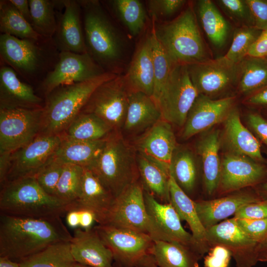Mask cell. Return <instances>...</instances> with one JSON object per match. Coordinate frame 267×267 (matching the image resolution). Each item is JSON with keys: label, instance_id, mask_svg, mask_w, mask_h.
I'll return each mask as SVG.
<instances>
[{"label": "cell", "instance_id": "f907efd6", "mask_svg": "<svg viewBox=\"0 0 267 267\" xmlns=\"http://www.w3.org/2000/svg\"><path fill=\"white\" fill-rule=\"evenodd\" d=\"M233 217L238 219H267V201L261 200L246 204L241 207Z\"/></svg>", "mask_w": 267, "mask_h": 267}, {"label": "cell", "instance_id": "44dd1931", "mask_svg": "<svg viewBox=\"0 0 267 267\" xmlns=\"http://www.w3.org/2000/svg\"><path fill=\"white\" fill-rule=\"evenodd\" d=\"M64 10L56 11L57 26L52 38L59 52H87L79 0H61Z\"/></svg>", "mask_w": 267, "mask_h": 267}, {"label": "cell", "instance_id": "be15d7a7", "mask_svg": "<svg viewBox=\"0 0 267 267\" xmlns=\"http://www.w3.org/2000/svg\"><path fill=\"white\" fill-rule=\"evenodd\" d=\"M259 196L262 200L267 201V179L262 185L261 193Z\"/></svg>", "mask_w": 267, "mask_h": 267}, {"label": "cell", "instance_id": "8992f818", "mask_svg": "<svg viewBox=\"0 0 267 267\" xmlns=\"http://www.w3.org/2000/svg\"><path fill=\"white\" fill-rule=\"evenodd\" d=\"M117 75L106 72L87 81L53 89L45 97L39 135L60 134L81 112L95 89Z\"/></svg>", "mask_w": 267, "mask_h": 267}, {"label": "cell", "instance_id": "9f6ffc18", "mask_svg": "<svg viewBox=\"0 0 267 267\" xmlns=\"http://www.w3.org/2000/svg\"><path fill=\"white\" fill-rule=\"evenodd\" d=\"M19 13L31 24V15L29 0H9Z\"/></svg>", "mask_w": 267, "mask_h": 267}, {"label": "cell", "instance_id": "603a6c76", "mask_svg": "<svg viewBox=\"0 0 267 267\" xmlns=\"http://www.w3.org/2000/svg\"><path fill=\"white\" fill-rule=\"evenodd\" d=\"M44 101L11 67L0 63V109L43 108Z\"/></svg>", "mask_w": 267, "mask_h": 267}, {"label": "cell", "instance_id": "4316f807", "mask_svg": "<svg viewBox=\"0 0 267 267\" xmlns=\"http://www.w3.org/2000/svg\"><path fill=\"white\" fill-rule=\"evenodd\" d=\"M223 122L224 139L229 152L248 157L258 162L264 161L259 142L243 125L236 107L231 110Z\"/></svg>", "mask_w": 267, "mask_h": 267}, {"label": "cell", "instance_id": "5bb4252c", "mask_svg": "<svg viewBox=\"0 0 267 267\" xmlns=\"http://www.w3.org/2000/svg\"><path fill=\"white\" fill-rule=\"evenodd\" d=\"M106 73L88 53L59 52L57 62L39 85L45 97L63 85L87 81Z\"/></svg>", "mask_w": 267, "mask_h": 267}, {"label": "cell", "instance_id": "f6af8a7d", "mask_svg": "<svg viewBox=\"0 0 267 267\" xmlns=\"http://www.w3.org/2000/svg\"><path fill=\"white\" fill-rule=\"evenodd\" d=\"M216 3L238 27H254L253 16L246 0H218Z\"/></svg>", "mask_w": 267, "mask_h": 267}, {"label": "cell", "instance_id": "680465c9", "mask_svg": "<svg viewBox=\"0 0 267 267\" xmlns=\"http://www.w3.org/2000/svg\"><path fill=\"white\" fill-rule=\"evenodd\" d=\"M65 217L66 223L69 226L74 229L80 227L79 210H71L67 213Z\"/></svg>", "mask_w": 267, "mask_h": 267}, {"label": "cell", "instance_id": "ab89813d", "mask_svg": "<svg viewBox=\"0 0 267 267\" xmlns=\"http://www.w3.org/2000/svg\"><path fill=\"white\" fill-rule=\"evenodd\" d=\"M0 31L21 39L40 40L31 25L19 13L9 0H0Z\"/></svg>", "mask_w": 267, "mask_h": 267}, {"label": "cell", "instance_id": "db71d44e", "mask_svg": "<svg viewBox=\"0 0 267 267\" xmlns=\"http://www.w3.org/2000/svg\"><path fill=\"white\" fill-rule=\"evenodd\" d=\"M247 56L267 58V30L262 31L250 47Z\"/></svg>", "mask_w": 267, "mask_h": 267}, {"label": "cell", "instance_id": "bcb514c9", "mask_svg": "<svg viewBox=\"0 0 267 267\" xmlns=\"http://www.w3.org/2000/svg\"><path fill=\"white\" fill-rule=\"evenodd\" d=\"M64 165L54 156L34 176L39 185L47 194L54 196Z\"/></svg>", "mask_w": 267, "mask_h": 267}, {"label": "cell", "instance_id": "91938a15", "mask_svg": "<svg viewBox=\"0 0 267 267\" xmlns=\"http://www.w3.org/2000/svg\"><path fill=\"white\" fill-rule=\"evenodd\" d=\"M259 262H267V235L257 247Z\"/></svg>", "mask_w": 267, "mask_h": 267}, {"label": "cell", "instance_id": "e575fe53", "mask_svg": "<svg viewBox=\"0 0 267 267\" xmlns=\"http://www.w3.org/2000/svg\"><path fill=\"white\" fill-rule=\"evenodd\" d=\"M113 132L94 114L80 112L60 135L64 139L92 141L105 138Z\"/></svg>", "mask_w": 267, "mask_h": 267}, {"label": "cell", "instance_id": "ffe728a7", "mask_svg": "<svg viewBox=\"0 0 267 267\" xmlns=\"http://www.w3.org/2000/svg\"><path fill=\"white\" fill-rule=\"evenodd\" d=\"M138 153L152 161L170 174V166L177 148L172 125L161 119L149 128L135 143Z\"/></svg>", "mask_w": 267, "mask_h": 267}, {"label": "cell", "instance_id": "3957f363", "mask_svg": "<svg viewBox=\"0 0 267 267\" xmlns=\"http://www.w3.org/2000/svg\"><path fill=\"white\" fill-rule=\"evenodd\" d=\"M156 37L175 64L190 65L212 59L191 4L168 22L152 21Z\"/></svg>", "mask_w": 267, "mask_h": 267}, {"label": "cell", "instance_id": "7a4b0ae2", "mask_svg": "<svg viewBox=\"0 0 267 267\" xmlns=\"http://www.w3.org/2000/svg\"><path fill=\"white\" fill-rule=\"evenodd\" d=\"M79 2L87 52L106 72L120 75L125 51L120 31L98 0Z\"/></svg>", "mask_w": 267, "mask_h": 267}, {"label": "cell", "instance_id": "30bf717a", "mask_svg": "<svg viewBox=\"0 0 267 267\" xmlns=\"http://www.w3.org/2000/svg\"><path fill=\"white\" fill-rule=\"evenodd\" d=\"M190 80L198 92L212 99H220L238 87L240 63H234L223 56L206 61L187 65Z\"/></svg>", "mask_w": 267, "mask_h": 267}, {"label": "cell", "instance_id": "8fae6325", "mask_svg": "<svg viewBox=\"0 0 267 267\" xmlns=\"http://www.w3.org/2000/svg\"><path fill=\"white\" fill-rule=\"evenodd\" d=\"M129 94L124 76L118 75L98 86L81 112L93 114L113 131H118L125 121Z\"/></svg>", "mask_w": 267, "mask_h": 267}, {"label": "cell", "instance_id": "ba28073f", "mask_svg": "<svg viewBox=\"0 0 267 267\" xmlns=\"http://www.w3.org/2000/svg\"><path fill=\"white\" fill-rule=\"evenodd\" d=\"M198 95L190 80L187 65L175 64L157 101L162 119L172 125L183 127Z\"/></svg>", "mask_w": 267, "mask_h": 267}, {"label": "cell", "instance_id": "b9f144b4", "mask_svg": "<svg viewBox=\"0 0 267 267\" xmlns=\"http://www.w3.org/2000/svg\"><path fill=\"white\" fill-rule=\"evenodd\" d=\"M85 168L73 164H65L54 196L74 206L81 190Z\"/></svg>", "mask_w": 267, "mask_h": 267}, {"label": "cell", "instance_id": "6da1fadb", "mask_svg": "<svg viewBox=\"0 0 267 267\" xmlns=\"http://www.w3.org/2000/svg\"><path fill=\"white\" fill-rule=\"evenodd\" d=\"M72 235L61 217L34 218L0 214V257L19 262Z\"/></svg>", "mask_w": 267, "mask_h": 267}, {"label": "cell", "instance_id": "e0dca14e", "mask_svg": "<svg viewBox=\"0 0 267 267\" xmlns=\"http://www.w3.org/2000/svg\"><path fill=\"white\" fill-rule=\"evenodd\" d=\"M266 175L259 162L240 154L228 152L221 160V171L217 193H230L257 184Z\"/></svg>", "mask_w": 267, "mask_h": 267}, {"label": "cell", "instance_id": "8d00e7d4", "mask_svg": "<svg viewBox=\"0 0 267 267\" xmlns=\"http://www.w3.org/2000/svg\"><path fill=\"white\" fill-rule=\"evenodd\" d=\"M104 3L132 36H138L144 29L147 11L141 1L113 0Z\"/></svg>", "mask_w": 267, "mask_h": 267}, {"label": "cell", "instance_id": "4dcf8cb0", "mask_svg": "<svg viewBox=\"0 0 267 267\" xmlns=\"http://www.w3.org/2000/svg\"><path fill=\"white\" fill-rule=\"evenodd\" d=\"M194 10L211 43L217 48L223 47L228 39L231 27L214 3L210 0H197Z\"/></svg>", "mask_w": 267, "mask_h": 267}, {"label": "cell", "instance_id": "1f68e13d", "mask_svg": "<svg viewBox=\"0 0 267 267\" xmlns=\"http://www.w3.org/2000/svg\"><path fill=\"white\" fill-rule=\"evenodd\" d=\"M136 161L144 191L161 203H170V174L139 153Z\"/></svg>", "mask_w": 267, "mask_h": 267}, {"label": "cell", "instance_id": "cb8c5ba5", "mask_svg": "<svg viewBox=\"0 0 267 267\" xmlns=\"http://www.w3.org/2000/svg\"><path fill=\"white\" fill-rule=\"evenodd\" d=\"M70 244L76 263L91 267H113V255L93 227L74 229Z\"/></svg>", "mask_w": 267, "mask_h": 267}, {"label": "cell", "instance_id": "83f0119b", "mask_svg": "<svg viewBox=\"0 0 267 267\" xmlns=\"http://www.w3.org/2000/svg\"><path fill=\"white\" fill-rule=\"evenodd\" d=\"M220 145V131L214 130L204 134L196 145L202 162L204 190L208 196L217 193L219 187L221 171Z\"/></svg>", "mask_w": 267, "mask_h": 267}, {"label": "cell", "instance_id": "277c9868", "mask_svg": "<svg viewBox=\"0 0 267 267\" xmlns=\"http://www.w3.org/2000/svg\"><path fill=\"white\" fill-rule=\"evenodd\" d=\"M59 51L52 38L21 39L0 35V59L28 82L39 85L54 68Z\"/></svg>", "mask_w": 267, "mask_h": 267}, {"label": "cell", "instance_id": "836d02e7", "mask_svg": "<svg viewBox=\"0 0 267 267\" xmlns=\"http://www.w3.org/2000/svg\"><path fill=\"white\" fill-rule=\"evenodd\" d=\"M106 138L92 141L62 139L55 157L64 164H73L87 169L98 157Z\"/></svg>", "mask_w": 267, "mask_h": 267}, {"label": "cell", "instance_id": "003e7915", "mask_svg": "<svg viewBox=\"0 0 267 267\" xmlns=\"http://www.w3.org/2000/svg\"></svg>", "mask_w": 267, "mask_h": 267}, {"label": "cell", "instance_id": "681fc988", "mask_svg": "<svg viewBox=\"0 0 267 267\" xmlns=\"http://www.w3.org/2000/svg\"><path fill=\"white\" fill-rule=\"evenodd\" d=\"M207 253L204 259L205 267H229L232 256L226 248L220 245L213 246Z\"/></svg>", "mask_w": 267, "mask_h": 267}, {"label": "cell", "instance_id": "f35d334b", "mask_svg": "<svg viewBox=\"0 0 267 267\" xmlns=\"http://www.w3.org/2000/svg\"><path fill=\"white\" fill-rule=\"evenodd\" d=\"M267 86V59L247 56L240 62L237 89L249 96Z\"/></svg>", "mask_w": 267, "mask_h": 267}, {"label": "cell", "instance_id": "d6986e66", "mask_svg": "<svg viewBox=\"0 0 267 267\" xmlns=\"http://www.w3.org/2000/svg\"><path fill=\"white\" fill-rule=\"evenodd\" d=\"M235 100L234 96L212 99L199 94L187 116L182 137L188 139L224 121L234 107Z\"/></svg>", "mask_w": 267, "mask_h": 267}, {"label": "cell", "instance_id": "6f0895ef", "mask_svg": "<svg viewBox=\"0 0 267 267\" xmlns=\"http://www.w3.org/2000/svg\"><path fill=\"white\" fill-rule=\"evenodd\" d=\"M78 210L80 212L79 227L85 230H88L92 228L94 222H96L94 215L88 210Z\"/></svg>", "mask_w": 267, "mask_h": 267}, {"label": "cell", "instance_id": "5b68a950", "mask_svg": "<svg viewBox=\"0 0 267 267\" xmlns=\"http://www.w3.org/2000/svg\"><path fill=\"white\" fill-rule=\"evenodd\" d=\"M73 209L72 204L46 193L34 177L8 181L1 186V214L34 218H61Z\"/></svg>", "mask_w": 267, "mask_h": 267}, {"label": "cell", "instance_id": "7402d4cb", "mask_svg": "<svg viewBox=\"0 0 267 267\" xmlns=\"http://www.w3.org/2000/svg\"><path fill=\"white\" fill-rule=\"evenodd\" d=\"M261 200L259 195L240 190L220 198L194 201L200 220L206 229L234 216L244 205Z\"/></svg>", "mask_w": 267, "mask_h": 267}, {"label": "cell", "instance_id": "d4e9b609", "mask_svg": "<svg viewBox=\"0 0 267 267\" xmlns=\"http://www.w3.org/2000/svg\"><path fill=\"white\" fill-rule=\"evenodd\" d=\"M124 77L129 91L142 92L152 97L154 75L150 30L139 43Z\"/></svg>", "mask_w": 267, "mask_h": 267}, {"label": "cell", "instance_id": "d6a6232c", "mask_svg": "<svg viewBox=\"0 0 267 267\" xmlns=\"http://www.w3.org/2000/svg\"><path fill=\"white\" fill-rule=\"evenodd\" d=\"M151 255L159 267H199L202 258L187 246L163 240L154 241Z\"/></svg>", "mask_w": 267, "mask_h": 267}, {"label": "cell", "instance_id": "03108f58", "mask_svg": "<svg viewBox=\"0 0 267 267\" xmlns=\"http://www.w3.org/2000/svg\"><path fill=\"white\" fill-rule=\"evenodd\" d=\"M73 267H91L82 265L78 263H76Z\"/></svg>", "mask_w": 267, "mask_h": 267}, {"label": "cell", "instance_id": "74e56055", "mask_svg": "<svg viewBox=\"0 0 267 267\" xmlns=\"http://www.w3.org/2000/svg\"><path fill=\"white\" fill-rule=\"evenodd\" d=\"M21 267H73L70 241L58 242L19 262Z\"/></svg>", "mask_w": 267, "mask_h": 267}, {"label": "cell", "instance_id": "2e32d148", "mask_svg": "<svg viewBox=\"0 0 267 267\" xmlns=\"http://www.w3.org/2000/svg\"><path fill=\"white\" fill-rule=\"evenodd\" d=\"M206 237L210 248L220 245L227 249L237 267H252L259 262L258 243L240 228L234 217L206 229Z\"/></svg>", "mask_w": 267, "mask_h": 267}, {"label": "cell", "instance_id": "6125c7cd", "mask_svg": "<svg viewBox=\"0 0 267 267\" xmlns=\"http://www.w3.org/2000/svg\"><path fill=\"white\" fill-rule=\"evenodd\" d=\"M0 267H21L19 262L6 257H0Z\"/></svg>", "mask_w": 267, "mask_h": 267}, {"label": "cell", "instance_id": "ee69618b", "mask_svg": "<svg viewBox=\"0 0 267 267\" xmlns=\"http://www.w3.org/2000/svg\"><path fill=\"white\" fill-rule=\"evenodd\" d=\"M262 32L255 27H237L230 46L223 56L234 63H240L247 56L250 47Z\"/></svg>", "mask_w": 267, "mask_h": 267}, {"label": "cell", "instance_id": "7c38bea8", "mask_svg": "<svg viewBox=\"0 0 267 267\" xmlns=\"http://www.w3.org/2000/svg\"><path fill=\"white\" fill-rule=\"evenodd\" d=\"M43 108L0 109V154L11 153L39 134Z\"/></svg>", "mask_w": 267, "mask_h": 267}, {"label": "cell", "instance_id": "52a82bcc", "mask_svg": "<svg viewBox=\"0 0 267 267\" xmlns=\"http://www.w3.org/2000/svg\"><path fill=\"white\" fill-rule=\"evenodd\" d=\"M87 169L115 198L139 179L134 148L118 131L112 132L107 137L98 157Z\"/></svg>", "mask_w": 267, "mask_h": 267}, {"label": "cell", "instance_id": "484cf974", "mask_svg": "<svg viewBox=\"0 0 267 267\" xmlns=\"http://www.w3.org/2000/svg\"><path fill=\"white\" fill-rule=\"evenodd\" d=\"M115 198L92 172L85 168L81 193L75 209L90 211L98 224H103Z\"/></svg>", "mask_w": 267, "mask_h": 267}, {"label": "cell", "instance_id": "4fadbf2b", "mask_svg": "<svg viewBox=\"0 0 267 267\" xmlns=\"http://www.w3.org/2000/svg\"><path fill=\"white\" fill-rule=\"evenodd\" d=\"M93 227L111 251L114 262L135 267L140 260L151 255L154 240L147 234L107 224Z\"/></svg>", "mask_w": 267, "mask_h": 267}, {"label": "cell", "instance_id": "9a60e30c", "mask_svg": "<svg viewBox=\"0 0 267 267\" xmlns=\"http://www.w3.org/2000/svg\"><path fill=\"white\" fill-rule=\"evenodd\" d=\"M61 140L60 134L38 135L27 145L10 153L5 182L34 177L55 156Z\"/></svg>", "mask_w": 267, "mask_h": 267}, {"label": "cell", "instance_id": "f546056e", "mask_svg": "<svg viewBox=\"0 0 267 267\" xmlns=\"http://www.w3.org/2000/svg\"><path fill=\"white\" fill-rule=\"evenodd\" d=\"M170 203L176 209L181 220L188 224L191 234L204 255L210 247L206 237V229L201 223L195 206L194 201L177 184L170 175Z\"/></svg>", "mask_w": 267, "mask_h": 267}, {"label": "cell", "instance_id": "816d5d0a", "mask_svg": "<svg viewBox=\"0 0 267 267\" xmlns=\"http://www.w3.org/2000/svg\"><path fill=\"white\" fill-rule=\"evenodd\" d=\"M251 10L254 27L262 30H267V0H246Z\"/></svg>", "mask_w": 267, "mask_h": 267}, {"label": "cell", "instance_id": "f5cc1de1", "mask_svg": "<svg viewBox=\"0 0 267 267\" xmlns=\"http://www.w3.org/2000/svg\"><path fill=\"white\" fill-rule=\"evenodd\" d=\"M247 121L257 136L267 145V120L258 113H251L248 115Z\"/></svg>", "mask_w": 267, "mask_h": 267}, {"label": "cell", "instance_id": "c3c4849f", "mask_svg": "<svg viewBox=\"0 0 267 267\" xmlns=\"http://www.w3.org/2000/svg\"><path fill=\"white\" fill-rule=\"evenodd\" d=\"M236 220L240 228L258 243L261 242L267 235V219L236 218Z\"/></svg>", "mask_w": 267, "mask_h": 267}, {"label": "cell", "instance_id": "e7e4bbea", "mask_svg": "<svg viewBox=\"0 0 267 267\" xmlns=\"http://www.w3.org/2000/svg\"><path fill=\"white\" fill-rule=\"evenodd\" d=\"M113 267H133L130 266H127L119 263L118 262H114Z\"/></svg>", "mask_w": 267, "mask_h": 267}, {"label": "cell", "instance_id": "7bdbcfd3", "mask_svg": "<svg viewBox=\"0 0 267 267\" xmlns=\"http://www.w3.org/2000/svg\"><path fill=\"white\" fill-rule=\"evenodd\" d=\"M150 35L154 75V87L152 98L157 103L160 92L173 66L176 64L172 62L157 40L152 28L150 30Z\"/></svg>", "mask_w": 267, "mask_h": 267}, {"label": "cell", "instance_id": "7dc6e473", "mask_svg": "<svg viewBox=\"0 0 267 267\" xmlns=\"http://www.w3.org/2000/svg\"><path fill=\"white\" fill-rule=\"evenodd\" d=\"M186 2L184 0H149L146 1V8L152 21L160 23L178 12Z\"/></svg>", "mask_w": 267, "mask_h": 267}, {"label": "cell", "instance_id": "f1b7e54d", "mask_svg": "<svg viewBox=\"0 0 267 267\" xmlns=\"http://www.w3.org/2000/svg\"><path fill=\"white\" fill-rule=\"evenodd\" d=\"M161 119V111L151 96L140 91H129L123 126L126 132L133 134L145 132Z\"/></svg>", "mask_w": 267, "mask_h": 267}, {"label": "cell", "instance_id": "60d3db41", "mask_svg": "<svg viewBox=\"0 0 267 267\" xmlns=\"http://www.w3.org/2000/svg\"><path fill=\"white\" fill-rule=\"evenodd\" d=\"M29 3L34 30L43 37L52 38L57 26V0H29Z\"/></svg>", "mask_w": 267, "mask_h": 267}, {"label": "cell", "instance_id": "d590c367", "mask_svg": "<svg viewBox=\"0 0 267 267\" xmlns=\"http://www.w3.org/2000/svg\"><path fill=\"white\" fill-rule=\"evenodd\" d=\"M170 175L191 198L196 187L198 172L194 156L190 150L177 147L170 163Z\"/></svg>", "mask_w": 267, "mask_h": 267}, {"label": "cell", "instance_id": "11a10c76", "mask_svg": "<svg viewBox=\"0 0 267 267\" xmlns=\"http://www.w3.org/2000/svg\"><path fill=\"white\" fill-rule=\"evenodd\" d=\"M244 102L252 105L267 106V86L248 96Z\"/></svg>", "mask_w": 267, "mask_h": 267}, {"label": "cell", "instance_id": "94428289", "mask_svg": "<svg viewBox=\"0 0 267 267\" xmlns=\"http://www.w3.org/2000/svg\"><path fill=\"white\" fill-rule=\"evenodd\" d=\"M135 267H159L151 255L144 257L135 265Z\"/></svg>", "mask_w": 267, "mask_h": 267}, {"label": "cell", "instance_id": "9c48e42d", "mask_svg": "<svg viewBox=\"0 0 267 267\" xmlns=\"http://www.w3.org/2000/svg\"><path fill=\"white\" fill-rule=\"evenodd\" d=\"M103 224L135 230L148 235L154 241L161 240L147 213L139 179L115 198Z\"/></svg>", "mask_w": 267, "mask_h": 267}, {"label": "cell", "instance_id": "ac0fdd59", "mask_svg": "<svg viewBox=\"0 0 267 267\" xmlns=\"http://www.w3.org/2000/svg\"><path fill=\"white\" fill-rule=\"evenodd\" d=\"M147 213L161 240L177 242L188 246L202 258L204 255L191 233L183 227L180 217L171 203H163L144 191Z\"/></svg>", "mask_w": 267, "mask_h": 267}]
</instances>
